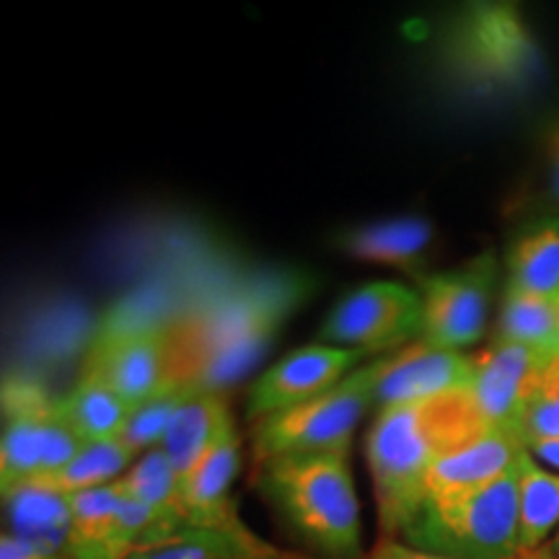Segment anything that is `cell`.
Listing matches in <instances>:
<instances>
[{"label":"cell","mask_w":559,"mask_h":559,"mask_svg":"<svg viewBox=\"0 0 559 559\" xmlns=\"http://www.w3.org/2000/svg\"><path fill=\"white\" fill-rule=\"evenodd\" d=\"M485 432L492 430L481 419L472 389L376 412L366 438V461L386 539L402 536L428 502L432 464Z\"/></svg>","instance_id":"1"},{"label":"cell","mask_w":559,"mask_h":559,"mask_svg":"<svg viewBox=\"0 0 559 559\" xmlns=\"http://www.w3.org/2000/svg\"><path fill=\"white\" fill-rule=\"evenodd\" d=\"M296 298V293L277 285L226 300L185 321H174L166 326V386L221 394V389L239 379L251 362L260 360Z\"/></svg>","instance_id":"2"},{"label":"cell","mask_w":559,"mask_h":559,"mask_svg":"<svg viewBox=\"0 0 559 559\" xmlns=\"http://www.w3.org/2000/svg\"><path fill=\"white\" fill-rule=\"evenodd\" d=\"M257 469L260 495L306 547L326 559H360V502L349 453H293Z\"/></svg>","instance_id":"3"},{"label":"cell","mask_w":559,"mask_h":559,"mask_svg":"<svg viewBox=\"0 0 559 559\" xmlns=\"http://www.w3.org/2000/svg\"><path fill=\"white\" fill-rule=\"evenodd\" d=\"M445 73L472 94H515L539 75L542 55L521 11L508 3H472L440 41Z\"/></svg>","instance_id":"4"},{"label":"cell","mask_w":559,"mask_h":559,"mask_svg":"<svg viewBox=\"0 0 559 559\" xmlns=\"http://www.w3.org/2000/svg\"><path fill=\"white\" fill-rule=\"evenodd\" d=\"M519 479L521 461L485 487L456 498L428 500L402 534V542L451 559H523Z\"/></svg>","instance_id":"5"},{"label":"cell","mask_w":559,"mask_h":559,"mask_svg":"<svg viewBox=\"0 0 559 559\" xmlns=\"http://www.w3.org/2000/svg\"><path fill=\"white\" fill-rule=\"evenodd\" d=\"M379 360L373 358L353 370L324 394L251 425L257 466L293 453H349L355 428L373 407Z\"/></svg>","instance_id":"6"},{"label":"cell","mask_w":559,"mask_h":559,"mask_svg":"<svg viewBox=\"0 0 559 559\" xmlns=\"http://www.w3.org/2000/svg\"><path fill=\"white\" fill-rule=\"evenodd\" d=\"M423 334V298L402 283H368L347 293L319 330L324 345L391 355Z\"/></svg>","instance_id":"7"},{"label":"cell","mask_w":559,"mask_h":559,"mask_svg":"<svg viewBox=\"0 0 559 559\" xmlns=\"http://www.w3.org/2000/svg\"><path fill=\"white\" fill-rule=\"evenodd\" d=\"M498 280V260L481 251L456 270L419 277L423 298V334L419 342L464 353L481 340L487 324L489 296Z\"/></svg>","instance_id":"8"},{"label":"cell","mask_w":559,"mask_h":559,"mask_svg":"<svg viewBox=\"0 0 559 559\" xmlns=\"http://www.w3.org/2000/svg\"><path fill=\"white\" fill-rule=\"evenodd\" d=\"M169 373V342L166 326L158 324H111L96 337L83 362V376L102 381L104 386L138 407L166 386Z\"/></svg>","instance_id":"9"},{"label":"cell","mask_w":559,"mask_h":559,"mask_svg":"<svg viewBox=\"0 0 559 559\" xmlns=\"http://www.w3.org/2000/svg\"><path fill=\"white\" fill-rule=\"evenodd\" d=\"M366 360L368 355L360 349L334 347L324 342L293 349L251 383L247 417L251 423H260L277 412L298 407V404L337 386Z\"/></svg>","instance_id":"10"},{"label":"cell","mask_w":559,"mask_h":559,"mask_svg":"<svg viewBox=\"0 0 559 559\" xmlns=\"http://www.w3.org/2000/svg\"><path fill=\"white\" fill-rule=\"evenodd\" d=\"M547 362L534 349L502 340L477 353L472 394L489 430L519 436L523 412L539 389Z\"/></svg>","instance_id":"11"},{"label":"cell","mask_w":559,"mask_h":559,"mask_svg":"<svg viewBox=\"0 0 559 559\" xmlns=\"http://www.w3.org/2000/svg\"><path fill=\"white\" fill-rule=\"evenodd\" d=\"M474 373H477V355L415 342L379 360L373 407L383 409L394 404L430 400L449 391L472 389Z\"/></svg>","instance_id":"12"},{"label":"cell","mask_w":559,"mask_h":559,"mask_svg":"<svg viewBox=\"0 0 559 559\" xmlns=\"http://www.w3.org/2000/svg\"><path fill=\"white\" fill-rule=\"evenodd\" d=\"M55 396L39 383L5 381L3 386V440H0V485L3 492L41 477L47 436L55 412Z\"/></svg>","instance_id":"13"},{"label":"cell","mask_w":559,"mask_h":559,"mask_svg":"<svg viewBox=\"0 0 559 559\" xmlns=\"http://www.w3.org/2000/svg\"><path fill=\"white\" fill-rule=\"evenodd\" d=\"M241 464V438L234 415L223 417L213 445L202 456L198 469L181 487L185 498V519L190 526H236L243 523L230 500V485Z\"/></svg>","instance_id":"14"},{"label":"cell","mask_w":559,"mask_h":559,"mask_svg":"<svg viewBox=\"0 0 559 559\" xmlns=\"http://www.w3.org/2000/svg\"><path fill=\"white\" fill-rule=\"evenodd\" d=\"M526 451L528 449L519 436L498 430L485 432L472 443L443 453L432 464L428 477V500L456 498V495L485 487L489 481L500 479L502 474L515 469V464Z\"/></svg>","instance_id":"15"},{"label":"cell","mask_w":559,"mask_h":559,"mask_svg":"<svg viewBox=\"0 0 559 559\" xmlns=\"http://www.w3.org/2000/svg\"><path fill=\"white\" fill-rule=\"evenodd\" d=\"M5 534L41 555L70 559V500L58 489L32 479L3 492Z\"/></svg>","instance_id":"16"},{"label":"cell","mask_w":559,"mask_h":559,"mask_svg":"<svg viewBox=\"0 0 559 559\" xmlns=\"http://www.w3.org/2000/svg\"><path fill=\"white\" fill-rule=\"evenodd\" d=\"M337 243L347 257L358 262L383 264L417 275L432 243V226L419 215H400V218L349 228Z\"/></svg>","instance_id":"17"},{"label":"cell","mask_w":559,"mask_h":559,"mask_svg":"<svg viewBox=\"0 0 559 559\" xmlns=\"http://www.w3.org/2000/svg\"><path fill=\"white\" fill-rule=\"evenodd\" d=\"M132 559H296L283 555L251 531L236 526H190L171 539L138 551Z\"/></svg>","instance_id":"18"},{"label":"cell","mask_w":559,"mask_h":559,"mask_svg":"<svg viewBox=\"0 0 559 559\" xmlns=\"http://www.w3.org/2000/svg\"><path fill=\"white\" fill-rule=\"evenodd\" d=\"M228 412L230 409L223 394H194L174 415L158 449L171 461L181 487L198 469L202 456L210 451L215 432H218L223 417Z\"/></svg>","instance_id":"19"},{"label":"cell","mask_w":559,"mask_h":559,"mask_svg":"<svg viewBox=\"0 0 559 559\" xmlns=\"http://www.w3.org/2000/svg\"><path fill=\"white\" fill-rule=\"evenodd\" d=\"M508 285L559 298V215L531 221L508 249Z\"/></svg>","instance_id":"20"},{"label":"cell","mask_w":559,"mask_h":559,"mask_svg":"<svg viewBox=\"0 0 559 559\" xmlns=\"http://www.w3.org/2000/svg\"><path fill=\"white\" fill-rule=\"evenodd\" d=\"M117 481L68 498L70 559H120L115 551V523L122 502V489Z\"/></svg>","instance_id":"21"},{"label":"cell","mask_w":559,"mask_h":559,"mask_svg":"<svg viewBox=\"0 0 559 559\" xmlns=\"http://www.w3.org/2000/svg\"><path fill=\"white\" fill-rule=\"evenodd\" d=\"M498 340L523 345L542 358H559V298L506 288L498 319Z\"/></svg>","instance_id":"22"},{"label":"cell","mask_w":559,"mask_h":559,"mask_svg":"<svg viewBox=\"0 0 559 559\" xmlns=\"http://www.w3.org/2000/svg\"><path fill=\"white\" fill-rule=\"evenodd\" d=\"M60 409L83 443L120 440L132 415V404L124 402L117 391L83 373L79 383L60 396Z\"/></svg>","instance_id":"23"},{"label":"cell","mask_w":559,"mask_h":559,"mask_svg":"<svg viewBox=\"0 0 559 559\" xmlns=\"http://www.w3.org/2000/svg\"><path fill=\"white\" fill-rule=\"evenodd\" d=\"M559 523V474L536 464L526 451L519 479V547L523 559H534Z\"/></svg>","instance_id":"24"},{"label":"cell","mask_w":559,"mask_h":559,"mask_svg":"<svg viewBox=\"0 0 559 559\" xmlns=\"http://www.w3.org/2000/svg\"><path fill=\"white\" fill-rule=\"evenodd\" d=\"M120 487L128 498L143 502L145 508H151L164 521H169L171 526L187 528L181 481L174 472L171 461L160 449L143 453L135 461V466H130V472L120 479Z\"/></svg>","instance_id":"25"},{"label":"cell","mask_w":559,"mask_h":559,"mask_svg":"<svg viewBox=\"0 0 559 559\" xmlns=\"http://www.w3.org/2000/svg\"><path fill=\"white\" fill-rule=\"evenodd\" d=\"M132 459H135V453L122 440L86 443L68 466H62L55 474H47V477H37V481L70 498V495L86 492V489L115 485L117 479H122L130 472Z\"/></svg>","instance_id":"26"},{"label":"cell","mask_w":559,"mask_h":559,"mask_svg":"<svg viewBox=\"0 0 559 559\" xmlns=\"http://www.w3.org/2000/svg\"><path fill=\"white\" fill-rule=\"evenodd\" d=\"M198 394V391L185 389V386H164L151 400L140 402L138 407H132V415L124 425L122 443L135 453H148L158 449L160 440H164L166 430H169L171 419L181 409L190 396Z\"/></svg>","instance_id":"27"},{"label":"cell","mask_w":559,"mask_h":559,"mask_svg":"<svg viewBox=\"0 0 559 559\" xmlns=\"http://www.w3.org/2000/svg\"><path fill=\"white\" fill-rule=\"evenodd\" d=\"M544 156H547L549 190L547 198L551 205H559V117L551 120L544 130Z\"/></svg>","instance_id":"28"},{"label":"cell","mask_w":559,"mask_h":559,"mask_svg":"<svg viewBox=\"0 0 559 559\" xmlns=\"http://www.w3.org/2000/svg\"><path fill=\"white\" fill-rule=\"evenodd\" d=\"M360 559H451V557L430 555V551L415 549V547H409V544H404V542L386 539V542H381L373 551H370L368 557H360Z\"/></svg>","instance_id":"29"},{"label":"cell","mask_w":559,"mask_h":559,"mask_svg":"<svg viewBox=\"0 0 559 559\" xmlns=\"http://www.w3.org/2000/svg\"><path fill=\"white\" fill-rule=\"evenodd\" d=\"M0 559H52V557L41 555V551L29 547V544H24L21 539H16V536L5 534L3 531V536H0Z\"/></svg>","instance_id":"30"},{"label":"cell","mask_w":559,"mask_h":559,"mask_svg":"<svg viewBox=\"0 0 559 559\" xmlns=\"http://www.w3.org/2000/svg\"><path fill=\"white\" fill-rule=\"evenodd\" d=\"M528 453L534 459L544 461V464H549V466H555V469H559V440H542V443L528 445Z\"/></svg>","instance_id":"31"},{"label":"cell","mask_w":559,"mask_h":559,"mask_svg":"<svg viewBox=\"0 0 559 559\" xmlns=\"http://www.w3.org/2000/svg\"><path fill=\"white\" fill-rule=\"evenodd\" d=\"M549 551H551V555H559V531H557L555 542H551V547H549Z\"/></svg>","instance_id":"32"},{"label":"cell","mask_w":559,"mask_h":559,"mask_svg":"<svg viewBox=\"0 0 559 559\" xmlns=\"http://www.w3.org/2000/svg\"><path fill=\"white\" fill-rule=\"evenodd\" d=\"M536 559H557V557H551V555H536Z\"/></svg>","instance_id":"33"}]
</instances>
